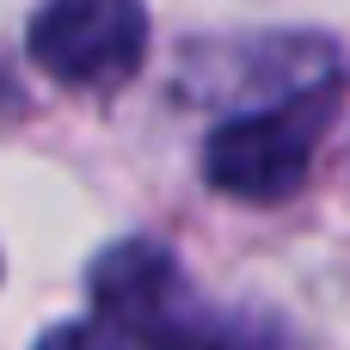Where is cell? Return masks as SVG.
<instances>
[{"label": "cell", "instance_id": "cell-1", "mask_svg": "<svg viewBox=\"0 0 350 350\" xmlns=\"http://www.w3.org/2000/svg\"><path fill=\"white\" fill-rule=\"evenodd\" d=\"M92 301L105 326L142 350H289V338L265 314H234L203 301L178 258L154 240H123L92 265Z\"/></svg>", "mask_w": 350, "mask_h": 350}, {"label": "cell", "instance_id": "cell-2", "mask_svg": "<svg viewBox=\"0 0 350 350\" xmlns=\"http://www.w3.org/2000/svg\"><path fill=\"white\" fill-rule=\"evenodd\" d=\"M338 111V86H314L301 98H283L271 111H246L221 123L203 148V178L240 203H283L308 185L314 148Z\"/></svg>", "mask_w": 350, "mask_h": 350}, {"label": "cell", "instance_id": "cell-3", "mask_svg": "<svg viewBox=\"0 0 350 350\" xmlns=\"http://www.w3.org/2000/svg\"><path fill=\"white\" fill-rule=\"evenodd\" d=\"M31 62L80 92L123 86L148 55L142 0H43L31 12Z\"/></svg>", "mask_w": 350, "mask_h": 350}, {"label": "cell", "instance_id": "cell-4", "mask_svg": "<svg viewBox=\"0 0 350 350\" xmlns=\"http://www.w3.org/2000/svg\"><path fill=\"white\" fill-rule=\"evenodd\" d=\"M37 350H129V338L117 326H105V320H68V326L43 332Z\"/></svg>", "mask_w": 350, "mask_h": 350}]
</instances>
